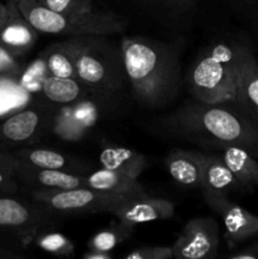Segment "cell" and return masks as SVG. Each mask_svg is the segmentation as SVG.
I'll use <instances>...</instances> for the list:
<instances>
[{
    "instance_id": "4dcf8cb0",
    "label": "cell",
    "mask_w": 258,
    "mask_h": 259,
    "mask_svg": "<svg viewBox=\"0 0 258 259\" xmlns=\"http://www.w3.org/2000/svg\"><path fill=\"white\" fill-rule=\"evenodd\" d=\"M113 255L110 253L105 252H98V250H90L83 254V259H111Z\"/></svg>"
},
{
    "instance_id": "52a82bcc",
    "label": "cell",
    "mask_w": 258,
    "mask_h": 259,
    "mask_svg": "<svg viewBox=\"0 0 258 259\" xmlns=\"http://www.w3.org/2000/svg\"><path fill=\"white\" fill-rule=\"evenodd\" d=\"M30 199L47 215H67L111 212V210L125 200V196L96 191L89 187L58 190V191H30Z\"/></svg>"
},
{
    "instance_id": "e0dca14e",
    "label": "cell",
    "mask_w": 258,
    "mask_h": 259,
    "mask_svg": "<svg viewBox=\"0 0 258 259\" xmlns=\"http://www.w3.org/2000/svg\"><path fill=\"white\" fill-rule=\"evenodd\" d=\"M223 161L244 190L258 187V161L254 154L240 146L230 144L220 148Z\"/></svg>"
},
{
    "instance_id": "6da1fadb",
    "label": "cell",
    "mask_w": 258,
    "mask_h": 259,
    "mask_svg": "<svg viewBox=\"0 0 258 259\" xmlns=\"http://www.w3.org/2000/svg\"><path fill=\"white\" fill-rule=\"evenodd\" d=\"M120 50L126 80L142 104L161 108L174 100L179 91L180 63L168 46L124 37Z\"/></svg>"
},
{
    "instance_id": "d6a6232c",
    "label": "cell",
    "mask_w": 258,
    "mask_h": 259,
    "mask_svg": "<svg viewBox=\"0 0 258 259\" xmlns=\"http://www.w3.org/2000/svg\"><path fill=\"white\" fill-rule=\"evenodd\" d=\"M7 2H14V3H22V2H25V0H7Z\"/></svg>"
},
{
    "instance_id": "44dd1931",
    "label": "cell",
    "mask_w": 258,
    "mask_h": 259,
    "mask_svg": "<svg viewBox=\"0 0 258 259\" xmlns=\"http://www.w3.org/2000/svg\"><path fill=\"white\" fill-rule=\"evenodd\" d=\"M76 40L71 37L63 42L55 43L43 51L46 65L50 75L56 77L77 78L75 66Z\"/></svg>"
},
{
    "instance_id": "277c9868",
    "label": "cell",
    "mask_w": 258,
    "mask_h": 259,
    "mask_svg": "<svg viewBox=\"0 0 258 259\" xmlns=\"http://www.w3.org/2000/svg\"><path fill=\"white\" fill-rule=\"evenodd\" d=\"M108 35L75 37V66L77 78L93 93L113 94L126 78L120 47L105 39Z\"/></svg>"
},
{
    "instance_id": "30bf717a",
    "label": "cell",
    "mask_w": 258,
    "mask_h": 259,
    "mask_svg": "<svg viewBox=\"0 0 258 259\" xmlns=\"http://www.w3.org/2000/svg\"><path fill=\"white\" fill-rule=\"evenodd\" d=\"M219 247V227L212 218H194L185 225L172 245L175 259L215 258Z\"/></svg>"
},
{
    "instance_id": "9a60e30c",
    "label": "cell",
    "mask_w": 258,
    "mask_h": 259,
    "mask_svg": "<svg viewBox=\"0 0 258 259\" xmlns=\"http://www.w3.org/2000/svg\"><path fill=\"white\" fill-rule=\"evenodd\" d=\"M7 5L8 18L0 28V43L15 56L22 57L34 47L38 39V30L25 19L17 3L7 2Z\"/></svg>"
},
{
    "instance_id": "2e32d148",
    "label": "cell",
    "mask_w": 258,
    "mask_h": 259,
    "mask_svg": "<svg viewBox=\"0 0 258 259\" xmlns=\"http://www.w3.org/2000/svg\"><path fill=\"white\" fill-rule=\"evenodd\" d=\"M83 186L96 191L109 192L125 197L147 195L143 185L138 181V179L104 167L88 176H83Z\"/></svg>"
},
{
    "instance_id": "7402d4cb",
    "label": "cell",
    "mask_w": 258,
    "mask_h": 259,
    "mask_svg": "<svg viewBox=\"0 0 258 259\" xmlns=\"http://www.w3.org/2000/svg\"><path fill=\"white\" fill-rule=\"evenodd\" d=\"M166 166L169 175L177 184L182 186L200 189L201 171L195 157V152L175 151L166 158Z\"/></svg>"
},
{
    "instance_id": "603a6c76",
    "label": "cell",
    "mask_w": 258,
    "mask_h": 259,
    "mask_svg": "<svg viewBox=\"0 0 258 259\" xmlns=\"http://www.w3.org/2000/svg\"><path fill=\"white\" fill-rule=\"evenodd\" d=\"M12 152L18 162L35 168L61 169V171H67L70 168V159L53 149L28 146Z\"/></svg>"
},
{
    "instance_id": "83f0119b",
    "label": "cell",
    "mask_w": 258,
    "mask_h": 259,
    "mask_svg": "<svg viewBox=\"0 0 258 259\" xmlns=\"http://www.w3.org/2000/svg\"><path fill=\"white\" fill-rule=\"evenodd\" d=\"M22 72L18 56L8 50L3 43H0V76L4 77H17Z\"/></svg>"
},
{
    "instance_id": "7c38bea8",
    "label": "cell",
    "mask_w": 258,
    "mask_h": 259,
    "mask_svg": "<svg viewBox=\"0 0 258 259\" xmlns=\"http://www.w3.org/2000/svg\"><path fill=\"white\" fill-rule=\"evenodd\" d=\"M174 212L175 206L169 200L144 195L126 197L111 210L110 214L118 218L121 225L133 229L143 223L169 219L174 217Z\"/></svg>"
},
{
    "instance_id": "1f68e13d",
    "label": "cell",
    "mask_w": 258,
    "mask_h": 259,
    "mask_svg": "<svg viewBox=\"0 0 258 259\" xmlns=\"http://www.w3.org/2000/svg\"><path fill=\"white\" fill-rule=\"evenodd\" d=\"M7 18H8V5L3 4V3L0 2V28L4 25Z\"/></svg>"
},
{
    "instance_id": "9c48e42d",
    "label": "cell",
    "mask_w": 258,
    "mask_h": 259,
    "mask_svg": "<svg viewBox=\"0 0 258 259\" xmlns=\"http://www.w3.org/2000/svg\"><path fill=\"white\" fill-rule=\"evenodd\" d=\"M101 113L103 106L88 95L75 103L55 105L48 131L61 141L78 142L95 128Z\"/></svg>"
},
{
    "instance_id": "cb8c5ba5",
    "label": "cell",
    "mask_w": 258,
    "mask_h": 259,
    "mask_svg": "<svg viewBox=\"0 0 258 259\" xmlns=\"http://www.w3.org/2000/svg\"><path fill=\"white\" fill-rule=\"evenodd\" d=\"M19 189L14 154L0 147V195H15Z\"/></svg>"
},
{
    "instance_id": "8992f818",
    "label": "cell",
    "mask_w": 258,
    "mask_h": 259,
    "mask_svg": "<svg viewBox=\"0 0 258 259\" xmlns=\"http://www.w3.org/2000/svg\"><path fill=\"white\" fill-rule=\"evenodd\" d=\"M15 195H0V245L18 250L33 243L51 217L32 199Z\"/></svg>"
},
{
    "instance_id": "5b68a950",
    "label": "cell",
    "mask_w": 258,
    "mask_h": 259,
    "mask_svg": "<svg viewBox=\"0 0 258 259\" xmlns=\"http://www.w3.org/2000/svg\"><path fill=\"white\" fill-rule=\"evenodd\" d=\"M18 8L32 27L43 34L66 37L110 35L124 29V22L114 13L93 10L85 14H61L38 0L18 3Z\"/></svg>"
},
{
    "instance_id": "d6986e66",
    "label": "cell",
    "mask_w": 258,
    "mask_h": 259,
    "mask_svg": "<svg viewBox=\"0 0 258 259\" xmlns=\"http://www.w3.org/2000/svg\"><path fill=\"white\" fill-rule=\"evenodd\" d=\"M234 103L258 124V61L254 56L248 60L240 73Z\"/></svg>"
},
{
    "instance_id": "5bb4252c",
    "label": "cell",
    "mask_w": 258,
    "mask_h": 259,
    "mask_svg": "<svg viewBox=\"0 0 258 259\" xmlns=\"http://www.w3.org/2000/svg\"><path fill=\"white\" fill-rule=\"evenodd\" d=\"M17 161V159H15ZM17 179L28 191H58L83 186V176L61 169L35 168L17 161Z\"/></svg>"
},
{
    "instance_id": "4316f807",
    "label": "cell",
    "mask_w": 258,
    "mask_h": 259,
    "mask_svg": "<svg viewBox=\"0 0 258 259\" xmlns=\"http://www.w3.org/2000/svg\"><path fill=\"white\" fill-rule=\"evenodd\" d=\"M61 14H85L93 12V0H38Z\"/></svg>"
},
{
    "instance_id": "484cf974",
    "label": "cell",
    "mask_w": 258,
    "mask_h": 259,
    "mask_svg": "<svg viewBox=\"0 0 258 259\" xmlns=\"http://www.w3.org/2000/svg\"><path fill=\"white\" fill-rule=\"evenodd\" d=\"M39 249L57 257H68L73 254L75 245L61 233H40L33 240Z\"/></svg>"
},
{
    "instance_id": "7a4b0ae2",
    "label": "cell",
    "mask_w": 258,
    "mask_h": 259,
    "mask_svg": "<svg viewBox=\"0 0 258 259\" xmlns=\"http://www.w3.org/2000/svg\"><path fill=\"white\" fill-rule=\"evenodd\" d=\"M224 104H186L171 116V126L204 147L235 144L258 156V124L240 108Z\"/></svg>"
},
{
    "instance_id": "f546056e",
    "label": "cell",
    "mask_w": 258,
    "mask_h": 259,
    "mask_svg": "<svg viewBox=\"0 0 258 259\" xmlns=\"http://www.w3.org/2000/svg\"><path fill=\"white\" fill-rule=\"evenodd\" d=\"M232 259H258V240L239 252L230 255Z\"/></svg>"
},
{
    "instance_id": "ffe728a7",
    "label": "cell",
    "mask_w": 258,
    "mask_h": 259,
    "mask_svg": "<svg viewBox=\"0 0 258 259\" xmlns=\"http://www.w3.org/2000/svg\"><path fill=\"white\" fill-rule=\"evenodd\" d=\"M88 88L78 78L56 77L50 75L42 83L40 93L53 105L75 103L88 95Z\"/></svg>"
},
{
    "instance_id": "ac0fdd59",
    "label": "cell",
    "mask_w": 258,
    "mask_h": 259,
    "mask_svg": "<svg viewBox=\"0 0 258 259\" xmlns=\"http://www.w3.org/2000/svg\"><path fill=\"white\" fill-rule=\"evenodd\" d=\"M101 167L113 171L121 172L124 175L138 179L148 167V159L146 156L121 146L109 144L99 156Z\"/></svg>"
},
{
    "instance_id": "ba28073f",
    "label": "cell",
    "mask_w": 258,
    "mask_h": 259,
    "mask_svg": "<svg viewBox=\"0 0 258 259\" xmlns=\"http://www.w3.org/2000/svg\"><path fill=\"white\" fill-rule=\"evenodd\" d=\"M55 105L35 103L0 123V147L8 151L32 146L48 131Z\"/></svg>"
},
{
    "instance_id": "d4e9b609",
    "label": "cell",
    "mask_w": 258,
    "mask_h": 259,
    "mask_svg": "<svg viewBox=\"0 0 258 259\" xmlns=\"http://www.w3.org/2000/svg\"><path fill=\"white\" fill-rule=\"evenodd\" d=\"M131 228L124 227L119 223L118 227L105 229L94 235L90 242H89V249L110 253L116 245L120 244L123 240H125L131 235Z\"/></svg>"
},
{
    "instance_id": "8fae6325",
    "label": "cell",
    "mask_w": 258,
    "mask_h": 259,
    "mask_svg": "<svg viewBox=\"0 0 258 259\" xmlns=\"http://www.w3.org/2000/svg\"><path fill=\"white\" fill-rule=\"evenodd\" d=\"M206 202L222 218L224 238L230 248L258 234V217L230 201L228 196L211 197Z\"/></svg>"
},
{
    "instance_id": "f1b7e54d",
    "label": "cell",
    "mask_w": 258,
    "mask_h": 259,
    "mask_svg": "<svg viewBox=\"0 0 258 259\" xmlns=\"http://www.w3.org/2000/svg\"><path fill=\"white\" fill-rule=\"evenodd\" d=\"M174 258L172 247H139L125 255V259H169Z\"/></svg>"
},
{
    "instance_id": "3957f363",
    "label": "cell",
    "mask_w": 258,
    "mask_h": 259,
    "mask_svg": "<svg viewBox=\"0 0 258 259\" xmlns=\"http://www.w3.org/2000/svg\"><path fill=\"white\" fill-rule=\"evenodd\" d=\"M252 56L247 46L233 40H219L206 48L187 76L195 100L205 104L234 103L240 73Z\"/></svg>"
},
{
    "instance_id": "4fadbf2b",
    "label": "cell",
    "mask_w": 258,
    "mask_h": 259,
    "mask_svg": "<svg viewBox=\"0 0 258 259\" xmlns=\"http://www.w3.org/2000/svg\"><path fill=\"white\" fill-rule=\"evenodd\" d=\"M201 171L200 190L205 200L218 196H228L230 192L243 190L242 185L233 175L220 156L202 154L195 152Z\"/></svg>"
}]
</instances>
